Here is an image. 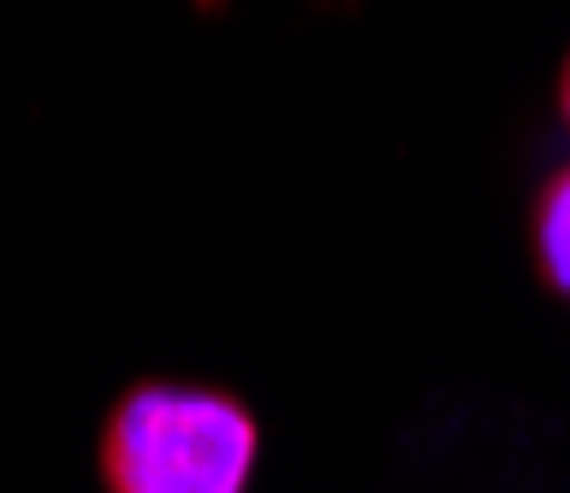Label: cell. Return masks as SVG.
I'll return each mask as SVG.
<instances>
[{"instance_id":"cell-2","label":"cell","mask_w":570,"mask_h":493,"mask_svg":"<svg viewBox=\"0 0 570 493\" xmlns=\"http://www.w3.org/2000/svg\"><path fill=\"white\" fill-rule=\"evenodd\" d=\"M534 262H541L547 286L570 297V167L552 172V185L534 203Z\"/></svg>"},{"instance_id":"cell-1","label":"cell","mask_w":570,"mask_h":493,"mask_svg":"<svg viewBox=\"0 0 570 493\" xmlns=\"http://www.w3.org/2000/svg\"><path fill=\"white\" fill-rule=\"evenodd\" d=\"M262 428L220 386L142 381L101 428L107 493H249Z\"/></svg>"},{"instance_id":"cell-3","label":"cell","mask_w":570,"mask_h":493,"mask_svg":"<svg viewBox=\"0 0 570 493\" xmlns=\"http://www.w3.org/2000/svg\"><path fill=\"white\" fill-rule=\"evenodd\" d=\"M559 108H564V119H570V60H564V78H559Z\"/></svg>"}]
</instances>
